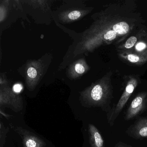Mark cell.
<instances>
[{"instance_id":"cell-2","label":"cell","mask_w":147,"mask_h":147,"mask_svg":"<svg viewBox=\"0 0 147 147\" xmlns=\"http://www.w3.org/2000/svg\"><path fill=\"white\" fill-rule=\"evenodd\" d=\"M112 73H107L101 79L82 92L81 102L87 107H99L108 113L112 107L113 87L111 81Z\"/></svg>"},{"instance_id":"cell-8","label":"cell","mask_w":147,"mask_h":147,"mask_svg":"<svg viewBox=\"0 0 147 147\" xmlns=\"http://www.w3.org/2000/svg\"><path fill=\"white\" fill-rule=\"evenodd\" d=\"M89 141L91 147H105L102 136L95 125L89 124L88 126Z\"/></svg>"},{"instance_id":"cell-12","label":"cell","mask_w":147,"mask_h":147,"mask_svg":"<svg viewBox=\"0 0 147 147\" xmlns=\"http://www.w3.org/2000/svg\"><path fill=\"white\" fill-rule=\"evenodd\" d=\"M28 77L31 79H34L37 76V71L35 68L30 67L27 71Z\"/></svg>"},{"instance_id":"cell-7","label":"cell","mask_w":147,"mask_h":147,"mask_svg":"<svg viewBox=\"0 0 147 147\" xmlns=\"http://www.w3.org/2000/svg\"><path fill=\"white\" fill-rule=\"evenodd\" d=\"M130 137L136 139L147 138V116L137 119L125 131Z\"/></svg>"},{"instance_id":"cell-5","label":"cell","mask_w":147,"mask_h":147,"mask_svg":"<svg viewBox=\"0 0 147 147\" xmlns=\"http://www.w3.org/2000/svg\"><path fill=\"white\" fill-rule=\"evenodd\" d=\"M0 107L10 108L15 112H19L23 108L22 97L14 94L9 88H3L1 90Z\"/></svg>"},{"instance_id":"cell-11","label":"cell","mask_w":147,"mask_h":147,"mask_svg":"<svg viewBox=\"0 0 147 147\" xmlns=\"http://www.w3.org/2000/svg\"><path fill=\"white\" fill-rule=\"evenodd\" d=\"M81 15V13L79 11H73L69 13L68 15V18L70 20H76L79 18Z\"/></svg>"},{"instance_id":"cell-15","label":"cell","mask_w":147,"mask_h":147,"mask_svg":"<svg viewBox=\"0 0 147 147\" xmlns=\"http://www.w3.org/2000/svg\"><path fill=\"white\" fill-rule=\"evenodd\" d=\"M1 147H2V146H1Z\"/></svg>"},{"instance_id":"cell-3","label":"cell","mask_w":147,"mask_h":147,"mask_svg":"<svg viewBox=\"0 0 147 147\" xmlns=\"http://www.w3.org/2000/svg\"><path fill=\"white\" fill-rule=\"evenodd\" d=\"M124 81V90L120 99L112 107L111 111L107 113V122L111 126H113L115 120L121 113L134 90L141 82L139 77L135 75L125 76Z\"/></svg>"},{"instance_id":"cell-14","label":"cell","mask_w":147,"mask_h":147,"mask_svg":"<svg viewBox=\"0 0 147 147\" xmlns=\"http://www.w3.org/2000/svg\"><path fill=\"white\" fill-rule=\"evenodd\" d=\"M115 147H135L131 145L127 144L123 142H119L117 143L115 145Z\"/></svg>"},{"instance_id":"cell-10","label":"cell","mask_w":147,"mask_h":147,"mask_svg":"<svg viewBox=\"0 0 147 147\" xmlns=\"http://www.w3.org/2000/svg\"><path fill=\"white\" fill-rule=\"evenodd\" d=\"M74 72L77 75L82 74L87 69L86 65L83 62H77L74 65Z\"/></svg>"},{"instance_id":"cell-13","label":"cell","mask_w":147,"mask_h":147,"mask_svg":"<svg viewBox=\"0 0 147 147\" xmlns=\"http://www.w3.org/2000/svg\"><path fill=\"white\" fill-rule=\"evenodd\" d=\"M23 88V87L20 84H17L14 85L13 86V89L14 92L16 93L20 92Z\"/></svg>"},{"instance_id":"cell-4","label":"cell","mask_w":147,"mask_h":147,"mask_svg":"<svg viewBox=\"0 0 147 147\" xmlns=\"http://www.w3.org/2000/svg\"><path fill=\"white\" fill-rule=\"evenodd\" d=\"M147 92L139 93L132 100L125 115L126 121L132 120L141 115L147 109Z\"/></svg>"},{"instance_id":"cell-6","label":"cell","mask_w":147,"mask_h":147,"mask_svg":"<svg viewBox=\"0 0 147 147\" xmlns=\"http://www.w3.org/2000/svg\"><path fill=\"white\" fill-rule=\"evenodd\" d=\"M13 130L21 137L24 147H45L46 143L35 133L21 127H16Z\"/></svg>"},{"instance_id":"cell-1","label":"cell","mask_w":147,"mask_h":147,"mask_svg":"<svg viewBox=\"0 0 147 147\" xmlns=\"http://www.w3.org/2000/svg\"><path fill=\"white\" fill-rule=\"evenodd\" d=\"M144 23L134 1L108 4L97 13L88 31L86 46L89 51L112 44L116 46L144 27Z\"/></svg>"},{"instance_id":"cell-16","label":"cell","mask_w":147,"mask_h":147,"mask_svg":"<svg viewBox=\"0 0 147 147\" xmlns=\"http://www.w3.org/2000/svg\"></svg>"},{"instance_id":"cell-9","label":"cell","mask_w":147,"mask_h":147,"mask_svg":"<svg viewBox=\"0 0 147 147\" xmlns=\"http://www.w3.org/2000/svg\"><path fill=\"white\" fill-rule=\"evenodd\" d=\"M128 53L136 54L147 61V30L144 32L140 39Z\"/></svg>"}]
</instances>
